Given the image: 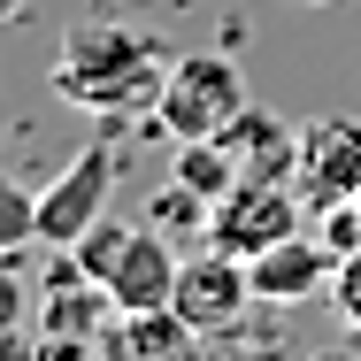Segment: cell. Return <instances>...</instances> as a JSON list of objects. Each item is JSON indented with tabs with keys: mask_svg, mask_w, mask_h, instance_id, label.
Returning <instances> with one entry per match:
<instances>
[{
	"mask_svg": "<svg viewBox=\"0 0 361 361\" xmlns=\"http://www.w3.org/2000/svg\"><path fill=\"white\" fill-rule=\"evenodd\" d=\"M177 185H192V192L216 208L223 192H238V161H231L216 139H200V146H185V154H177Z\"/></svg>",
	"mask_w": 361,
	"mask_h": 361,
	"instance_id": "10",
	"label": "cell"
},
{
	"mask_svg": "<svg viewBox=\"0 0 361 361\" xmlns=\"http://www.w3.org/2000/svg\"><path fill=\"white\" fill-rule=\"evenodd\" d=\"M300 216H307L300 185H238V192H223L216 208H208V246L254 262V254H269L277 238H292Z\"/></svg>",
	"mask_w": 361,
	"mask_h": 361,
	"instance_id": "3",
	"label": "cell"
},
{
	"mask_svg": "<svg viewBox=\"0 0 361 361\" xmlns=\"http://www.w3.org/2000/svg\"><path fill=\"white\" fill-rule=\"evenodd\" d=\"M31 238H39V192H23V185L0 177V254H16Z\"/></svg>",
	"mask_w": 361,
	"mask_h": 361,
	"instance_id": "12",
	"label": "cell"
},
{
	"mask_svg": "<svg viewBox=\"0 0 361 361\" xmlns=\"http://www.w3.org/2000/svg\"><path fill=\"white\" fill-rule=\"evenodd\" d=\"M23 307H31V292H23V277H16V262H0V338L23 331Z\"/></svg>",
	"mask_w": 361,
	"mask_h": 361,
	"instance_id": "15",
	"label": "cell"
},
{
	"mask_svg": "<svg viewBox=\"0 0 361 361\" xmlns=\"http://www.w3.org/2000/svg\"><path fill=\"white\" fill-rule=\"evenodd\" d=\"M169 62H177V54H169L146 23H108V16H92V23H77L70 39H62L47 85H54L70 108L131 116V108H154V100H161Z\"/></svg>",
	"mask_w": 361,
	"mask_h": 361,
	"instance_id": "1",
	"label": "cell"
},
{
	"mask_svg": "<svg viewBox=\"0 0 361 361\" xmlns=\"http://www.w3.org/2000/svg\"><path fill=\"white\" fill-rule=\"evenodd\" d=\"M246 108L254 100H246V77H238L231 54H177L161 100H154V123L177 146H200V139H223Z\"/></svg>",
	"mask_w": 361,
	"mask_h": 361,
	"instance_id": "2",
	"label": "cell"
},
{
	"mask_svg": "<svg viewBox=\"0 0 361 361\" xmlns=\"http://www.w3.org/2000/svg\"><path fill=\"white\" fill-rule=\"evenodd\" d=\"M92 361H208V331H192L177 307H154V315L108 307V331L92 338Z\"/></svg>",
	"mask_w": 361,
	"mask_h": 361,
	"instance_id": "8",
	"label": "cell"
},
{
	"mask_svg": "<svg viewBox=\"0 0 361 361\" xmlns=\"http://www.w3.org/2000/svg\"><path fill=\"white\" fill-rule=\"evenodd\" d=\"M292 185H300L307 216L361 200V123L354 116H315V123L300 131V177H292Z\"/></svg>",
	"mask_w": 361,
	"mask_h": 361,
	"instance_id": "6",
	"label": "cell"
},
{
	"mask_svg": "<svg viewBox=\"0 0 361 361\" xmlns=\"http://www.w3.org/2000/svg\"><path fill=\"white\" fill-rule=\"evenodd\" d=\"M23 8H31V0H0V23H8V16H23Z\"/></svg>",
	"mask_w": 361,
	"mask_h": 361,
	"instance_id": "16",
	"label": "cell"
},
{
	"mask_svg": "<svg viewBox=\"0 0 361 361\" xmlns=\"http://www.w3.org/2000/svg\"><path fill=\"white\" fill-rule=\"evenodd\" d=\"M331 307H338V315L361 331V254H346V262L331 269Z\"/></svg>",
	"mask_w": 361,
	"mask_h": 361,
	"instance_id": "14",
	"label": "cell"
},
{
	"mask_svg": "<svg viewBox=\"0 0 361 361\" xmlns=\"http://www.w3.org/2000/svg\"><path fill=\"white\" fill-rule=\"evenodd\" d=\"M323 361H346V354H323Z\"/></svg>",
	"mask_w": 361,
	"mask_h": 361,
	"instance_id": "17",
	"label": "cell"
},
{
	"mask_svg": "<svg viewBox=\"0 0 361 361\" xmlns=\"http://www.w3.org/2000/svg\"><path fill=\"white\" fill-rule=\"evenodd\" d=\"M154 231H208V200H200L192 185H169V192L154 200Z\"/></svg>",
	"mask_w": 361,
	"mask_h": 361,
	"instance_id": "13",
	"label": "cell"
},
{
	"mask_svg": "<svg viewBox=\"0 0 361 361\" xmlns=\"http://www.w3.org/2000/svg\"><path fill=\"white\" fill-rule=\"evenodd\" d=\"M246 300H254V269L238 262V254H223V246H200V254H185V269H177V315L192 323V331H238L246 323Z\"/></svg>",
	"mask_w": 361,
	"mask_h": 361,
	"instance_id": "5",
	"label": "cell"
},
{
	"mask_svg": "<svg viewBox=\"0 0 361 361\" xmlns=\"http://www.w3.org/2000/svg\"><path fill=\"white\" fill-rule=\"evenodd\" d=\"M177 269H185V254L169 246V231L139 223V231H131V246L116 254V269L100 277V292L116 300V315H154V307H169V300H177Z\"/></svg>",
	"mask_w": 361,
	"mask_h": 361,
	"instance_id": "7",
	"label": "cell"
},
{
	"mask_svg": "<svg viewBox=\"0 0 361 361\" xmlns=\"http://www.w3.org/2000/svg\"><path fill=\"white\" fill-rule=\"evenodd\" d=\"M246 269H254V300H269V307H300V300L331 292V269H338V254H331L323 238L292 231V238H277L269 254H254Z\"/></svg>",
	"mask_w": 361,
	"mask_h": 361,
	"instance_id": "9",
	"label": "cell"
},
{
	"mask_svg": "<svg viewBox=\"0 0 361 361\" xmlns=\"http://www.w3.org/2000/svg\"><path fill=\"white\" fill-rule=\"evenodd\" d=\"M108 185H116V146H77V161L39 192V246H62L70 254L92 223L108 216Z\"/></svg>",
	"mask_w": 361,
	"mask_h": 361,
	"instance_id": "4",
	"label": "cell"
},
{
	"mask_svg": "<svg viewBox=\"0 0 361 361\" xmlns=\"http://www.w3.org/2000/svg\"><path fill=\"white\" fill-rule=\"evenodd\" d=\"M131 231H139V223H116V216H100V223H92V231H85V238L70 246V262L85 269V277H92V285H100V277L116 269V254L131 246Z\"/></svg>",
	"mask_w": 361,
	"mask_h": 361,
	"instance_id": "11",
	"label": "cell"
}]
</instances>
